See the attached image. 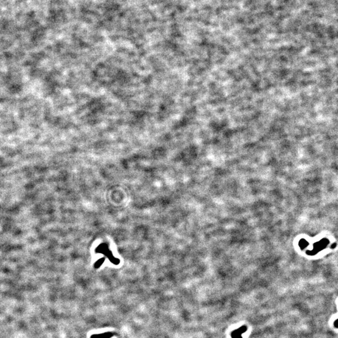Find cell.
I'll return each mask as SVG.
<instances>
[{"label": "cell", "mask_w": 338, "mask_h": 338, "mask_svg": "<svg viewBox=\"0 0 338 338\" xmlns=\"http://www.w3.org/2000/svg\"><path fill=\"white\" fill-rule=\"evenodd\" d=\"M115 334L111 332H106V333H102V334H93L90 336V338H111Z\"/></svg>", "instance_id": "6da1fadb"}]
</instances>
